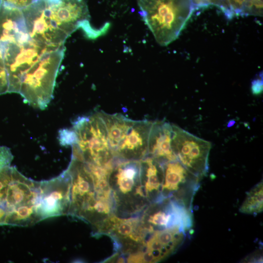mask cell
<instances>
[{
  "label": "cell",
  "instance_id": "cell-3",
  "mask_svg": "<svg viewBox=\"0 0 263 263\" xmlns=\"http://www.w3.org/2000/svg\"><path fill=\"white\" fill-rule=\"evenodd\" d=\"M108 180L115 215L121 217L137 216L150 204L145 189L142 159L125 160L114 157Z\"/></svg>",
  "mask_w": 263,
  "mask_h": 263
},
{
  "label": "cell",
  "instance_id": "cell-11",
  "mask_svg": "<svg viewBox=\"0 0 263 263\" xmlns=\"http://www.w3.org/2000/svg\"><path fill=\"white\" fill-rule=\"evenodd\" d=\"M164 178L161 187L160 199L175 198L180 188L194 176L178 160L163 164Z\"/></svg>",
  "mask_w": 263,
  "mask_h": 263
},
{
  "label": "cell",
  "instance_id": "cell-7",
  "mask_svg": "<svg viewBox=\"0 0 263 263\" xmlns=\"http://www.w3.org/2000/svg\"><path fill=\"white\" fill-rule=\"evenodd\" d=\"M100 234L112 238L119 251L127 255L141 250L149 234L139 216L121 217L114 214L102 224L97 232Z\"/></svg>",
  "mask_w": 263,
  "mask_h": 263
},
{
  "label": "cell",
  "instance_id": "cell-16",
  "mask_svg": "<svg viewBox=\"0 0 263 263\" xmlns=\"http://www.w3.org/2000/svg\"><path fill=\"white\" fill-rule=\"evenodd\" d=\"M8 79L4 62L0 53V95L8 93Z\"/></svg>",
  "mask_w": 263,
  "mask_h": 263
},
{
  "label": "cell",
  "instance_id": "cell-12",
  "mask_svg": "<svg viewBox=\"0 0 263 263\" xmlns=\"http://www.w3.org/2000/svg\"><path fill=\"white\" fill-rule=\"evenodd\" d=\"M97 113L105 126L109 145L113 155L135 120L129 119L121 113L111 114L101 111Z\"/></svg>",
  "mask_w": 263,
  "mask_h": 263
},
{
  "label": "cell",
  "instance_id": "cell-5",
  "mask_svg": "<svg viewBox=\"0 0 263 263\" xmlns=\"http://www.w3.org/2000/svg\"><path fill=\"white\" fill-rule=\"evenodd\" d=\"M75 133L73 144L76 158L86 163L105 166L114 157L112 152L105 126L97 112L78 117L72 128Z\"/></svg>",
  "mask_w": 263,
  "mask_h": 263
},
{
  "label": "cell",
  "instance_id": "cell-18",
  "mask_svg": "<svg viewBox=\"0 0 263 263\" xmlns=\"http://www.w3.org/2000/svg\"><path fill=\"white\" fill-rule=\"evenodd\" d=\"M3 3L11 6L23 9L34 2L37 0H0Z\"/></svg>",
  "mask_w": 263,
  "mask_h": 263
},
{
  "label": "cell",
  "instance_id": "cell-9",
  "mask_svg": "<svg viewBox=\"0 0 263 263\" xmlns=\"http://www.w3.org/2000/svg\"><path fill=\"white\" fill-rule=\"evenodd\" d=\"M152 122L135 120L114 151V157L140 160L147 156L148 140Z\"/></svg>",
  "mask_w": 263,
  "mask_h": 263
},
{
  "label": "cell",
  "instance_id": "cell-10",
  "mask_svg": "<svg viewBox=\"0 0 263 263\" xmlns=\"http://www.w3.org/2000/svg\"><path fill=\"white\" fill-rule=\"evenodd\" d=\"M172 124L165 121L152 122L150 128L147 156L164 164L177 160L171 148Z\"/></svg>",
  "mask_w": 263,
  "mask_h": 263
},
{
  "label": "cell",
  "instance_id": "cell-20",
  "mask_svg": "<svg viewBox=\"0 0 263 263\" xmlns=\"http://www.w3.org/2000/svg\"><path fill=\"white\" fill-rule=\"evenodd\" d=\"M8 213L3 207H0V225H6Z\"/></svg>",
  "mask_w": 263,
  "mask_h": 263
},
{
  "label": "cell",
  "instance_id": "cell-1",
  "mask_svg": "<svg viewBox=\"0 0 263 263\" xmlns=\"http://www.w3.org/2000/svg\"><path fill=\"white\" fill-rule=\"evenodd\" d=\"M64 45L52 46L34 38L21 9L0 3V53L8 79V93L41 110L53 98Z\"/></svg>",
  "mask_w": 263,
  "mask_h": 263
},
{
  "label": "cell",
  "instance_id": "cell-13",
  "mask_svg": "<svg viewBox=\"0 0 263 263\" xmlns=\"http://www.w3.org/2000/svg\"><path fill=\"white\" fill-rule=\"evenodd\" d=\"M231 18L234 16H263V0H227Z\"/></svg>",
  "mask_w": 263,
  "mask_h": 263
},
{
  "label": "cell",
  "instance_id": "cell-2",
  "mask_svg": "<svg viewBox=\"0 0 263 263\" xmlns=\"http://www.w3.org/2000/svg\"><path fill=\"white\" fill-rule=\"evenodd\" d=\"M21 11L30 36L52 46L64 45L80 28L92 39L107 31L104 26L100 29L91 26L87 0H37Z\"/></svg>",
  "mask_w": 263,
  "mask_h": 263
},
{
  "label": "cell",
  "instance_id": "cell-17",
  "mask_svg": "<svg viewBox=\"0 0 263 263\" xmlns=\"http://www.w3.org/2000/svg\"><path fill=\"white\" fill-rule=\"evenodd\" d=\"M13 159V155L10 149L5 146H0V172L10 166Z\"/></svg>",
  "mask_w": 263,
  "mask_h": 263
},
{
  "label": "cell",
  "instance_id": "cell-15",
  "mask_svg": "<svg viewBox=\"0 0 263 263\" xmlns=\"http://www.w3.org/2000/svg\"><path fill=\"white\" fill-rule=\"evenodd\" d=\"M195 9L206 8L209 6H216L223 11L227 18L230 19L227 0H191Z\"/></svg>",
  "mask_w": 263,
  "mask_h": 263
},
{
  "label": "cell",
  "instance_id": "cell-4",
  "mask_svg": "<svg viewBox=\"0 0 263 263\" xmlns=\"http://www.w3.org/2000/svg\"><path fill=\"white\" fill-rule=\"evenodd\" d=\"M139 13L161 46L176 39L195 7L191 0H137Z\"/></svg>",
  "mask_w": 263,
  "mask_h": 263
},
{
  "label": "cell",
  "instance_id": "cell-19",
  "mask_svg": "<svg viewBox=\"0 0 263 263\" xmlns=\"http://www.w3.org/2000/svg\"><path fill=\"white\" fill-rule=\"evenodd\" d=\"M263 89L262 80L257 79L254 81L252 85V90L254 94H258L261 93Z\"/></svg>",
  "mask_w": 263,
  "mask_h": 263
},
{
  "label": "cell",
  "instance_id": "cell-6",
  "mask_svg": "<svg viewBox=\"0 0 263 263\" xmlns=\"http://www.w3.org/2000/svg\"><path fill=\"white\" fill-rule=\"evenodd\" d=\"M172 128L171 148L177 160L197 178L206 175L211 143L174 124Z\"/></svg>",
  "mask_w": 263,
  "mask_h": 263
},
{
  "label": "cell",
  "instance_id": "cell-14",
  "mask_svg": "<svg viewBox=\"0 0 263 263\" xmlns=\"http://www.w3.org/2000/svg\"><path fill=\"white\" fill-rule=\"evenodd\" d=\"M263 184L259 183L251 190L240 211L247 214H257L263 210Z\"/></svg>",
  "mask_w": 263,
  "mask_h": 263
},
{
  "label": "cell",
  "instance_id": "cell-8",
  "mask_svg": "<svg viewBox=\"0 0 263 263\" xmlns=\"http://www.w3.org/2000/svg\"><path fill=\"white\" fill-rule=\"evenodd\" d=\"M42 183L43 193L39 210L41 220L67 214L70 204L71 178L67 170Z\"/></svg>",
  "mask_w": 263,
  "mask_h": 263
}]
</instances>
